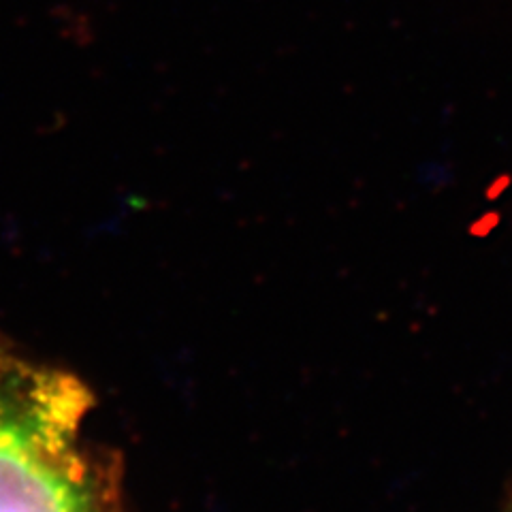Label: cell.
I'll list each match as a JSON object with an SVG mask.
<instances>
[{
    "label": "cell",
    "instance_id": "obj_1",
    "mask_svg": "<svg viewBox=\"0 0 512 512\" xmlns=\"http://www.w3.org/2000/svg\"><path fill=\"white\" fill-rule=\"evenodd\" d=\"M77 378L0 359V512H118L116 463L86 444Z\"/></svg>",
    "mask_w": 512,
    "mask_h": 512
},
{
    "label": "cell",
    "instance_id": "obj_2",
    "mask_svg": "<svg viewBox=\"0 0 512 512\" xmlns=\"http://www.w3.org/2000/svg\"><path fill=\"white\" fill-rule=\"evenodd\" d=\"M500 512H512V498L508 500V504H506V506H504Z\"/></svg>",
    "mask_w": 512,
    "mask_h": 512
}]
</instances>
